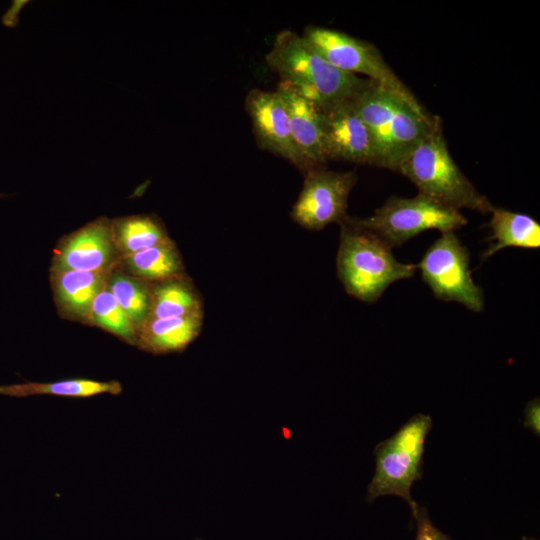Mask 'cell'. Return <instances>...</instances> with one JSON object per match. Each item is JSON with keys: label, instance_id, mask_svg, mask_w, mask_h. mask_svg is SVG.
Instances as JSON below:
<instances>
[{"label": "cell", "instance_id": "cell-1", "mask_svg": "<svg viewBox=\"0 0 540 540\" xmlns=\"http://www.w3.org/2000/svg\"><path fill=\"white\" fill-rule=\"evenodd\" d=\"M353 102L371 136L374 166L394 171L431 130L436 118L416 98L405 97L371 80Z\"/></svg>", "mask_w": 540, "mask_h": 540}, {"label": "cell", "instance_id": "cell-3", "mask_svg": "<svg viewBox=\"0 0 540 540\" xmlns=\"http://www.w3.org/2000/svg\"><path fill=\"white\" fill-rule=\"evenodd\" d=\"M397 172L423 194L457 209L491 213L494 206L481 194L453 160L438 116L427 135L404 157Z\"/></svg>", "mask_w": 540, "mask_h": 540}, {"label": "cell", "instance_id": "cell-10", "mask_svg": "<svg viewBox=\"0 0 540 540\" xmlns=\"http://www.w3.org/2000/svg\"><path fill=\"white\" fill-rule=\"evenodd\" d=\"M353 99L322 110L325 156L327 161L339 160L374 166L371 136Z\"/></svg>", "mask_w": 540, "mask_h": 540}, {"label": "cell", "instance_id": "cell-18", "mask_svg": "<svg viewBox=\"0 0 540 540\" xmlns=\"http://www.w3.org/2000/svg\"><path fill=\"white\" fill-rule=\"evenodd\" d=\"M180 277L158 282L150 290L148 318H174L203 314L198 294Z\"/></svg>", "mask_w": 540, "mask_h": 540}, {"label": "cell", "instance_id": "cell-23", "mask_svg": "<svg viewBox=\"0 0 540 540\" xmlns=\"http://www.w3.org/2000/svg\"><path fill=\"white\" fill-rule=\"evenodd\" d=\"M416 522L415 540H451L431 522L426 508L417 503L411 508Z\"/></svg>", "mask_w": 540, "mask_h": 540}, {"label": "cell", "instance_id": "cell-17", "mask_svg": "<svg viewBox=\"0 0 540 540\" xmlns=\"http://www.w3.org/2000/svg\"><path fill=\"white\" fill-rule=\"evenodd\" d=\"M122 386L118 381L101 382L91 379H67L49 383L25 382L0 386V394L10 397L54 395L70 398H88L99 394L118 395Z\"/></svg>", "mask_w": 540, "mask_h": 540}, {"label": "cell", "instance_id": "cell-24", "mask_svg": "<svg viewBox=\"0 0 540 540\" xmlns=\"http://www.w3.org/2000/svg\"><path fill=\"white\" fill-rule=\"evenodd\" d=\"M524 426L530 429L537 436L540 433V402L539 398H534L525 407Z\"/></svg>", "mask_w": 540, "mask_h": 540}, {"label": "cell", "instance_id": "cell-22", "mask_svg": "<svg viewBox=\"0 0 540 540\" xmlns=\"http://www.w3.org/2000/svg\"><path fill=\"white\" fill-rule=\"evenodd\" d=\"M90 318L98 326L127 341L135 339L136 327L109 289L103 288L96 295L91 306Z\"/></svg>", "mask_w": 540, "mask_h": 540}, {"label": "cell", "instance_id": "cell-5", "mask_svg": "<svg viewBox=\"0 0 540 540\" xmlns=\"http://www.w3.org/2000/svg\"><path fill=\"white\" fill-rule=\"evenodd\" d=\"M432 428L429 415L415 414L397 432L374 449L375 473L368 485L367 500L395 495L410 506L413 483L422 477L425 442Z\"/></svg>", "mask_w": 540, "mask_h": 540}, {"label": "cell", "instance_id": "cell-6", "mask_svg": "<svg viewBox=\"0 0 540 540\" xmlns=\"http://www.w3.org/2000/svg\"><path fill=\"white\" fill-rule=\"evenodd\" d=\"M351 219L391 248L401 246L427 230L455 231L467 223L459 210L420 193L411 198L391 196L371 216Z\"/></svg>", "mask_w": 540, "mask_h": 540}, {"label": "cell", "instance_id": "cell-26", "mask_svg": "<svg viewBox=\"0 0 540 540\" xmlns=\"http://www.w3.org/2000/svg\"><path fill=\"white\" fill-rule=\"evenodd\" d=\"M1 196H2V195L0 194V197H1Z\"/></svg>", "mask_w": 540, "mask_h": 540}, {"label": "cell", "instance_id": "cell-19", "mask_svg": "<svg viewBox=\"0 0 540 540\" xmlns=\"http://www.w3.org/2000/svg\"><path fill=\"white\" fill-rule=\"evenodd\" d=\"M131 271L147 280L161 282L182 276V263L173 243L167 242L127 254Z\"/></svg>", "mask_w": 540, "mask_h": 540}, {"label": "cell", "instance_id": "cell-12", "mask_svg": "<svg viewBox=\"0 0 540 540\" xmlns=\"http://www.w3.org/2000/svg\"><path fill=\"white\" fill-rule=\"evenodd\" d=\"M277 91L283 98L290 120L293 142L301 160L302 172L322 167L327 162L322 131V110L281 81Z\"/></svg>", "mask_w": 540, "mask_h": 540}, {"label": "cell", "instance_id": "cell-14", "mask_svg": "<svg viewBox=\"0 0 540 540\" xmlns=\"http://www.w3.org/2000/svg\"><path fill=\"white\" fill-rule=\"evenodd\" d=\"M203 314L174 318H147L140 327L142 347L154 353L183 350L200 333Z\"/></svg>", "mask_w": 540, "mask_h": 540}, {"label": "cell", "instance_id": "cell-11", "mask_svg": "<svg viewBox=\"0 0 540 540\" xmlns=\"http://www.w3.org/2000/svg\"><path fill=\"white\" fill-rule=\"evenodd\" d=\"M245 106L260 147L288 160L302 171L288 111L279 92L253 89L246 97Z\"/></svg>", "mask_w": 540, "mask_h": 540}, {"label": "cell", "instance_id": "cell-16", "mask_svg": "<svg viewBox=\"0 0 540 540\" xmlns=\"http://www.w3.org/2000/svg\"><path fill=\"white\" fill-rule=\"evenodd\" d=\"M104 283V271L56 269L55 290L60 304L76 316L90 317L92 303Z\"/></svg>", "mask_w": 540, "mask_h": 540}, {"label": "cell", "instance_id": "cell-7", "mask_svg": "<svg viewBox=\"0 0 540 540\" xmlns=\"http://www.w3.org/2000/svg\"><path fill=\"white\" fill-rule=\"evenodd\" d=\"M469 251L454 231L443 232L417 264L423 281L443 301H454L469 310L480 312L484 294L469 268Z\"/></svg>", "mask_w": 540, "mask_h": 540}, {"label": "cell", "instance_id": "cell-20", "mask_svg": "<svg viewBox=\"0 0 540 540\" xmlns=\"http://www.w3.org/2000/svg\"><path fill=\"white\" fill-rule=\"evenodd\" d=\"M115 234L118 243L127 254L171 241L159 221L148 215L118 220L115 224Z\"/></svg>", "mask_w": 540, "mask_h": 540}, {"label": "cell", "instance_id": "cell-25", "mask_svg": "<svg viewBox=\"0 0 540 540\" xmlns=\"http://www.w3.org/2000/svg\"><path fill=\"white\" fill-rule=\"evenodd\" d=\"M527 540H535V539L530 538V539H527Z\"/></svg>", "mask_w": 540, "mask_h": 540}, {"label": "cell", "instance_id": "cell-13", "mask_svg": "<svg viewBox=\"0 0 540 540\" xmlns=\"http://www.w3.org/2000/svg\"><path fill=\"white\" fill-rule=\"evenodd\" d=\"M113 255L108 221L98 219L71 235L59 251L56 269L104 271Z\"/></svg>", "mask_w": 540, "mask_h": 540}, {"label": "cell", "instance_id": "cell-8", "mask_svg": "<svg viewBox=\"0 0 540 540\" xmlns=\"http://www.w3.org/2000/svg\"><path fill=\"white\" fill-rule=\"evenodd\" d=\"M324 59L337 69L361 74L379 85L408 98H416L386 63L377 47L344 32L308 26L301 35Z\"/></svg>", "mask_w": 540, "mask_h": 540}, {"label": "cell", "instance_id": "cell-15", "mask_svg": "<svg viewBox=\"0 0 540 540\" xmlns=\"http://www.w3.org/2000/svg\"><path fill=\"white\" fill-rule=\"evenodd\" d=\"M489 227L492 243L484 251L482 260L508 247L538 249L540 247V224L531 216L493 208Z\"/></svg>", "mask_w": 540, "mask_h": 540}, {"label": "cell", "instance_id": "cell-4", "mask_svg": "<svg viewBox=\"0 0 540 540\" xmlns=\"http://www.w3.org/2000/svg\"><path fill=\"white\" fill-rule=\"evenodd\" d=\"M337 273L346 292L363 302L377 301L395 281L411 278L417 264L401 263L392 248L348 216L340 224Z\"/></svg>", "mask_w": 540, "mask_h": 540}, {"label": "cell", "instance_id": "cell-9", "mask_svg": "<svg viewBox=\"0 0 540 540\" xmlns=\"http://www.w3.org/2000/svg\"><path fill=\"white\" fill-rule=\"evenodd\" d=\"M302 190L293 205L292 219L308 230H322L347 217L348 198L357 182L355 171H333L325 166L304 174Z\"/></svg>", "mask_w": 540, "mask_h": 540}, {"label": "cell", "instance_id": "cell-21", "mask_svg": "<svg viewBox=\"0 0 540 540\" xmlns=\"http://www.w3.org/2000/svg\"><path fill=\"white\" fill-rule=\"evenodd\" d=\"M110 291L134 326L142 325L150 310V290L142 282L116 274L110 280Z\"/></svg>", "mask_w": 540, "mask_h": 540}, {"label": "cell", "instance_id": "cell-2", "mask_svg": "<svg viewBox=\"0 0 540 540\" xmlns=\"http://www.w3.org/2000/svg\"><path fill=\"white\" fill-rule=\"evenodd\" d=\"M265 60L281 81L321 110L355 98L369 80L337 69L291 30L276 35Z\"/></svg>", "mask_w": 540, "mask_h": 540}]
</instances>
